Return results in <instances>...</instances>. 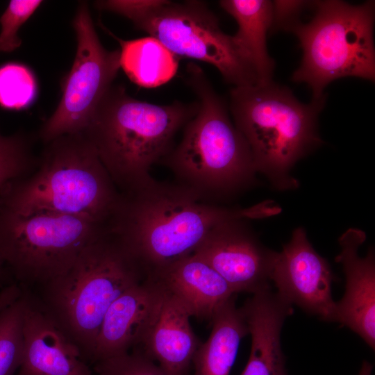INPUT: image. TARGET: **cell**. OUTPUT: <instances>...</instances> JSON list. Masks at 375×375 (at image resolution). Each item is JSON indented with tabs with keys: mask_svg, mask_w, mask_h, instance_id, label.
<instances>
[{
	"mask_svg": "<svg viewBox=\"0 0 375 375\" xmlns=\"http://www.w3.org/2000/svg\"><path fill=\"white\" fill-rule=\"evenodd\" d=\"M314 8L311 20L299 21L288 30L296 35L303 50L292 81L306 83L312 100L326 96V86L338 78L353 76L374 81V1L355 6L342 1H315Z\"/></svg>",
	"mask_w": 375,
	"mask_h": 375,
	"instance_id": "cell-7",
	"label": "cell"
},
{
	"mask_svg": "<svg viewBox=\"0 0 375 375\" xmlns=\"http://www.w3.org/2000/svg\"><path fill=\"white\" fill-rule=\"evenodd\" d=\"M373 365L367 360H364L361 365L359 373L358 375H372Z\"/></svg>",
	"mask_w": 375,
	"mask_h": 375,
	"instance_id": "cell-29",
	"label": "cell"
},
{
	"mask_svg": "<svg viewBox=\"0 0 375 375\" xmlns=\"http://www.w3.org/2000/svg\"><path fill=\"white\" fill-rule=\"evenodd\" d=\"M133 24L176 56L213 65L234 87L258 83L233 35L223 32L218 19L203 1L166 0Z\"/></svg>",
	"mask_w": 375,
	"mask_h": 375,
	"instance_id": "cell-9",
	"label": "cell"
},
{
	"mask_svg": "<svg viewBox=\"0 0 375 375\" xmlns=\"http://www.w3.org/2000/svg\"><path fill=\"white\" fill-rule=\"evenodd\" d=\"M117 39L121 47V67L137 85L159 86L175 75L177 56L156 39L150 36L132 40Z\"/></svg>",
	"mask_w": 375,
	"mask_h": 375,
	"instance_id": "cell-21",
	"label": "cell"
},
{
	"mask_svg": "<svg viewBox=\"0 0 375 375\" xmlns=\"http://www.w3.org/2000/svg\"><path fill=\"white\" fill-rule=\"evenodd\" d=\"M37 92L35 75L26 65L16 62L0 65V108L25 109L34 101Z\"/></svg>",
	"mask_w": 375,
	"mask_h": 375,
	"instance_id": "cell-24",
	"label": "cell"
},
{
	"mask_svg": "<svg viewBox=\"0 0 375 375\" xmlns=\"http://www.w3.org/2000/svg\"><path fill=\"white\" fill-rule=\"evenodd\" d=\"M120 196L94 145L82 132L44 144L35 169L3 188L0 208L22 215L49 212L83 216L108 225Z\"/></svg>",
	"mask_w": 375,
	"mask_h": 375,
	"instance_id": "cell-2",
	"label": "cell"
},
{
	"mask_svg": "<svg viewBox=\"0 0 375 375\" xmlns=\"http://www.w3.org/2000/svg\"><path fill=\"white\" fill-rule=\"evenodd\" d=\"M211 321L210 335L200 344L194 356L192 375H229L240 341L249 334L234 295L216 311Z\"/></svg>",
	"mask_w": 375,
	"mask_h": 375,
	"instance_id": "cell-20",
	"label": "cell"
},
{
	"mask_svg": "<svg viewBox=\"0 0 375 375\" xmlns=\"http://www.w3.org/2000/svg\"><path fill=\"white\" fill-rule=\"evenodd\" d=\"M233 219H242L241 208L212 205L182 185L153 179L121 194L108 228L148 275L192 254L212 227Z\"/></svg>",
	"mask_w": 375,
	"mask_h": 375,
	"instance_id": "cell-1",
	"label": "cell"
},
{
	"mask_svg": "<svg viewBox=\"0 0 375 375\" xmlns=\"http://www.w3.org/2000/svg\"><path fill=\"white\" fill-rule=\"evenodd\" d=\"M188 75L197 110L185 125L181 142L163 159L178 184L205 200L244 187L256 171L246 140L203 71L191 64Z\"/></svg>",
	"mask_w": 375,
	"mask_h": 375,
	"instance_id": "cell-6",
	"label": "cell"
},
{
	"mask_svg": "<svg viewBox=\"0 0 375 375\" xmlns=\"http://www.w3.org/2000/svg\"><path fill=\"white\" fill-rule=\"evenodd\" d=\"M197 103L158 105L112 85L83 132L121 194L151 182L152 165L170 151L177 131L194 116Z\"/></svg>",
	"mask_w": 375,
	"mask_h": 375,
	"instance_id": "cell-3",
	"label": "cell"
},
{
	"mask_svg": "<svg viewBox=\"0 0 375 375\" xmlns=\"http://www.w3.org/2000/svg\"><path fill=\"white\" fill-rule=\"evenodd\" d=\"M310 1H274L272 3V21L271 31H288L293 24L299 22L301 14L313 6Z\"/></svg>",
	"mask_w": 375,
	"mask_h": 375,
	"instance_id": "cell-28",
	"label": "cell"
},
{
	"mask_svg": "<svg viewBox=\"0 0 375 375\" xmlns=\"http://www.w3.org/2000/svg\"><path fill=\"white\" fill-rule=\"evenodd\" d=\"M35 137L24 131L5 135L0 131V192L10 181L31 174L38 163L33 153ZM4 265L0 259V282Z\"/></svg>",
	"mask_w": 375,
	"mask_h": 375,
	"instance_id": "cell-22",
	"label": "cell"
},
{
	"mask_svg": "<svg viewBox=\"0 0 375 375\" xmlns=\"http://www.w3.org/2000/svg\"><path fill=\"white\" fill-rule=\"evenodd\" d=\"M325 101L326 96L301 103L290 89L272 81L231 90L234 124L250 149L255 171L277 190L297 188L292 168L322 144L317 118Z\"/></svg>",
	"mask_w": 375,
	"mask_h": 375,
	"instance_id": "cell-4",
	"label": "cell"
},
{
	"mask_svg": "<svg viewBox=\"0 0 375 375\" xmlns=\"http://www.w3.org/2000/svg\"><path fill=\"white\" fill-rule=\"evenodd\" d=\"M93 372L94 375H168L138 349L95 362Z\"/></svg>",
	"mask_w": 375,
	"mask_h": 375,
	"instance_id": "cell-25",
	"label": "cell"
},
{
	"mask_svg": "<svg viewBox=\"0 0 375 375\" xmlns=\"http://www.w3.org/2000/svg\"><path fill=\"white\" fill-rule=\"evenodd\" d=\"M270 280L276 292L292 306L324 322H335L332 270L314 249L303 228H297L289 242L276 252Z\"/></svg>",
	"mask_w": 375,
	"mask_h": 375,
	"instance_id": "cell-12",
	"label": "cell"
},
{
	"mask_svg": "<svg viewBox=\"0 0 375 375\" xmlns=\"http://www.w3.org/2000/svg\"><path fill=\"white\" fill-rule=\"evenodd\" d=\"M366 240L365 233L351 228L338 239L340 252L335 261L342 265L345 288L342 298L335 301V322L358 334L375 349V256L370 247L367 255L358 254Z\"/></svg>",
	"mask_w": 375,
	"mask_h": 375,
	"instance_id": "cell-14",
	"label": "cell"
},
{
	"mask_svg": "<svg viewBox=\"0 0 375 375\" xmlns=\"http://www.w3.org/2000/svg\"><path fill=\"white\" fill-rule=\"evenodd\" d=\"M166 0H105L97 1V8L119 14L133 23L159 7Z\"/></svg>",
	"mask_w": 375,
	"mask_h": 375,
	"instance_id": "cell-27",
	"label": "cell"
},
{
	"mask_svg": "<svg viewBox=\"0 0 375 375\" xmlns=\"http://www.w3.org/2000/svg\"><path fill=\"white\" fill-rule=\"evenodd\" d=\"M221 7L238 24L233 35L240 53L254 71L258 83L272 81L274 62L267 49L272 21V3L266 0H222Z\"/></svg>",
	"mask_w": 375,
	"mask_h": 375,
	"instance_id": "cell-19",
	"label": "cell"
},
{
	"mask_svg": "<svg viewBox=\"0 0 375 375\" xmlns=\"http://www.w3.org/2000/svg\"><path fill=\"white\" fill-rule=\"evenodd\" d=\"M25 294L23 356L16 375H94L78 347L37 299Z\"/></svg>",
	"mask_w": 375,
	"mask_h": 375,
	"instance_id": "cell-15",
	"label": "cell"
},
{
	"mask_svg": "<svg viewBox=\"0 0 375 375\" xmlns=\"http://www.w3.org/2000/svg\"><path fill=\"white\" fill-rule=\"evenodd\" d=\"M166 290L151 276L133 285L107 310L90 361L116 356L140 347L160 314Z\"/></svg>",
	"mask_w": 375,
	"mask_h": 375,
	"instance_id": "cell-13",
	"label": "cell"
},
{
	"mask_svg": "<svg viewBox=\"0 0 375 375\" xmlns=\"http://www.w3.org/2000/svg\"><path fill=\"white\" fill-rule=\"evenodd\" d=\"M243 220L217 224L193 253L217 272L235 294H253L271 287L276 251L265 247Z\"/></svg>",
	"mask_w": 375,
	"mask_h": 375,
	"instance_id": "cell-11",
	"label": "cell"
},
{
	"mask_svg": "<svg viewBox=\"0 0 375 375\" xmlns=\"http://www.w3.org/2000/svg\"><path fill=\"white\" fill-rule=\"evenodd\" d=\"M177 299L191 317L212 319L235 293L203 259L192 253L148 274Z\"/></svg>",
	"mask_w": 375,
	"mask_h": 375,
	"instance_id": "cell-17",
	"label": "cell"
},
{
	"mask_svg": "<svg viewBox=\"0 0 375 375\" xmlns=\"http://www.w3.org/2000/svg\"><path fill=\"white\" fill-rule=\"evenodd\" d=\"M42 3L40 0H12L0 17V51L10 53L22 44L18 32Z\"/></svg>",
	"mask_w": 375,
	"mask_h": 375,
	"instance_id": "cell-26",
	"label": "cell"
},
{
	"mask_svg": "<svg viewBox=\"0 0 375 375\" xmlns=\"http://www.w3.org/2000/svg\"><path fill=\"white\" fill-rule=\"evenodd\" d=\"M190 317L166 291L158 317L140 347L168 375H191L192 360L201 342L191 327Z\"/></svg>",
	"mask_w": 375,
	"mask_h": 375,
	"instance_id": "cell-18",
	"label": "cell"
},
{
	"mask_svg": "<svg viewBox=\"0 0 375 375\" xmlns=\"http://www.w3.org/2000/svg\"><path fill=\"white\" fill-rule=\"evenodd\" d=\"M26 294L0 312V375H16L22 360Z\"/></svg>",
	"mask_w": 375,
	"mask_h": 375,
	"instance_id": "cell-23",
	"label": "cell"
},
{
	"mask_svg": "<svg viewBox=\"0 0 375 375\" xmlns=\"http://www.w3.org/2000/svg\"><path fill=\"white\" fill-rule=\"evenodd\" d=\"M107 230L87 217L0 208V259L22 284L42 286L67 271Z\"/></svg>",
	"mask_w": 375,
	"mask_h": 375,
	"instance_id": "cell-8",
	"label": "cell"
},
{
	"mask_svg": "<svg viewBox=\"0 0 375 375\" xmlns=\"http://www.w3.org/2000/svg\"><path fill=\"white\" fill-rule=\"evenodd\" d=\"M147 277L108 229L82 251L67 271L42 285V299L37 300L88 362L110 306Z\"/></svg>",
	"mask_w": 375,
	"mask_h": 375,
	"instance_id": "cell-5",
	"label": "cell"
},
{
	"mask_svg": "<svg viewBox=\"0 0 375 375\" xmlns=\"http://www.w3.org/2000/svg\"><path fill=\"white\" fill-rule=\"evenodd\" d=\"M3 303L0 301V311L3 309Z\"/></svg>",
	"mask_w": 375,
	"mask_h": 375,
	"instance_id": "cell-30",
	"label": "cell"
},
{
	"mask_svg": "<svg viewBox=\"0 0 375 375\" xmlns=\"http://www.w3.org/2000/svg\"><path fill=\"white\" fill-rule=\"evenodd\" d=\"M240 310L251 338L242 375H287L281 335L285 320L293 312L292 305L269 287L252 294Z\"/></svg>",
	"mask_w": 375,
	"mask_h": 375,
	"instance_id": "cell-16",
	"label": "cell"
},
{
	"mask_svg": "<svg viewBox=\"0 0 375 375\" xmlns=\"http://www.w3.org/2000/svg\"><path fill=\"white\" fill-rule=\"evenodd\" d=\"M72 26L76 52L62 81L58 105L38 132L44 144L62 135L83 132L121 68L120 50L109 51L103 46L87 2L79 3Z\"/></svg>",
	"mask_w": 375,
	"mask_h": 375,
	"instance_id": "cell-10",
	"label": "cell"
}]
</instances>
